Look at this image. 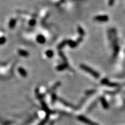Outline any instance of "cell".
Instances as JSON below:
<instances>
[{
  "mask_svg": "<svg viewBox=\"0 0 125 125\" xmlns=\"http://www.w3.org/2000/svg\"><path fill=\"white\" fill-rule=\"evenodd\" d=\"M78 119L81 122H83V123H86V124L88 125H98V124L96 123L95 122H93L91 121L89 119H88V118H85V117L83 116H79L78 117Z\"/></svg>",
  "mask_w": 125,
  "mask_h": 125,
  "instance_id": "obj_1",
  "label": "cell"
},
{
  "mask_svg": "<svg viewBox=\"0 0 125 125\" xmlns=\"http://www.w3.org/2000/svg\"><path fill=\"white\" fill-rule=\"evenodd\" d=\"M16 23V21L15 19H12L10 20L9 23V27L10 28H14L15 26Z\"/></svg>",
  "mask_w": 125,
  "mask_h": 125,
  "instance_id": "obj_2",
  "label": "cell"
},
{
  "mask_svg": "<svg viewBox=\"0 0 125 125\" xmlns=\"http://www.w3.org/2000/svg\"><path fill=\"white\" fill-rule=\"evenodd\" d=\"M18 71L19 72V73L22 75L23 77H26L27 76V72L25 71L24 69H23V68L20 67L18 68Z\"/></svg>",
  "mask_w": 125,
  "mask_h": 125,
  "instance_id": "obj_3",
  "label": "cell"
},
{
  "mask_svg": "<svg viewBox=\"0 0 125 125\" xmlns=\"http://www.w3.org/2000/svg\"><path fill=\"white\" fill-rule=\"evenodd\" d=\"M18 53L20 55H21L22 56H27V55H28L26 51H23V50H19L18 51Z\"/></svg>",
  "mask_w": 125,
  "mask_h": 125,
  "instance_id": "obj_4",
  "label": "cell"
},
{
  "mask_svg": "<svg viewBox=\"0 0 125 125\" xmlns=\"http://www.w3.org/2000/svg\"><path fill=\"white\" fill-rule=\"evenodd\" d=\"M6 39L5 37H0V45H3L6 42Z\"/></svg>",
  "mask_w": 125,
  "mask_h": 125,
  "instance_id": "obj_5",
  "label": "cell"
},
{
  "mask_svg": "<svg viewBox=\"0 0 125 125\" xmlns=\"http://www.w3.org/2000/svg\"><path fill=\"white\" fill-rule=\"evenodd\" d=\"M37 40H38V41L39 42H40V43H43L45 41L44 38H43L42 36L38 37Z\"/></svg>",
  "mask_w": 125,
  "mask_h": 125,
  "instance_id": "obj_6",
  "label": "cell"
},
{
  "mask_svg": "<svg viewBox=\"0 0 125 125\" xmlns=\"http://www.w3.org/2000/svg\"><path fill=\"white\" fill-rule=\"evenodd\" d=\"M114 0H110V2H109V4H110V5H112L113 3H114Z\"/></svg>",
  "mask_w": 125,
  "mask_h": 125,
  "instance_id": "obj_7",
  "label": "cell"
},
{
  "mask_svg": "<svg viewBox=\"0 0 125 125\" xmlns=\"http://www.w3.org/2000/svg\"><path fill=\"white\" fill-rule=\"evenodd\" d=\"M50 125H53V123H51V124H50Z\"/></svg>",
  "mask_w": 125,
  "mask_h": 125,
  "instance_id": "obj_8",
  "label": "cell"
}]
</instances>
